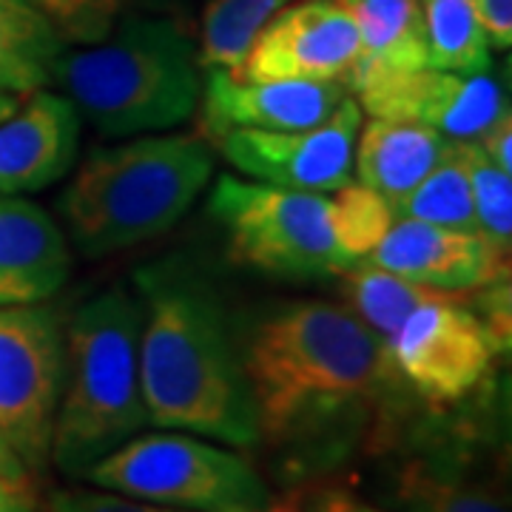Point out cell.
Returning <instances> with one entry per match:
<instances>
[{
    "mask_svg": "<svg viewBox=\"0 0 512 512\" xmlns=\"http://www.w3.org/2000/svg\"><path fill=\"white\" fill-rule=\"evenodd\" d=\"M134 285L143 302L140 393L148 424L234 450L256 447L254 393L220 296L177 262L140 268Z\"/></svg>",
    "mask_w": 512,
    "mask_h": 512,
    "instance_id": "cell-1",
    "label": "cell"
},
{
    "mask_svg": "<svg viewBox=\"0 0 512 512\" xmlns=\"http://www.w3.org/2000/svg\"><path fill=\"white\" fill-rule=\"evenodd\" d=\"M259 439L299 444L322 439L382 393L393 373L376 333L333 302H296L259 322L245 342Z\"/></svg>",
    "mask_w": 512,
    "mask_h": 512,
    "instance_id": "cell-2",
    "label": "cell"
},
{
    "mask_svg": "<svg viewBox=\"0 0 512 512\" xmlns=\"http://www.w3.org/2000/svg\"><path fill=\"white\" fill-rule=\"evenodd\" d=\"M211 171L214 157L200 134H137L92 148L57 205L77 251L97 259L174 228Z\"/></svg>",
    "mask_w": 512,
    "mask_h": 512,
    "instance_id": "cell-3",
    "label": "cell"
},
{
    "mask_svg": "<svg viewBox=\"0 0 512 512\" xmlns=\"http://www.w3.org/2000/svg\"><path fill=\"white\" fill-rule=\"evenodd\" d=\"M143 302L114 285L80 305L63 330V387L49 461L83 478L148 424L140 393Z\"/></svg>",
    "mask_w": 512,
    "mask_h": 512,
    "instance_id": "cell-4",
    "label": "cell"
},
{
    "mask_svg": "<svg viewBox=\"0 0 512 512\" xmlns=\"http://www.w3.org/2000/svg\"><path fill=\"white\" fill-rule=\"evenodd\" d=\"M66 97L103 137L160 134L191 120L200 106V60L174 20L126 15L111 35L57 57Z\"/></svg>",
    "mask_w": 512,
    "mask_h": 512,
    "instance_id": "cell-5",
    "label": "cell"
},
{
    "mask_svg": "<svg viewBox=\"0 0 512 512\" xmlns=\"http://www.w3.org/2000/svg\"><path fill=\"white\" fill-rule=\"evenodd\" d=\"M83 478L180 512H262L271 504V490L248 458L183 430L137 433Z\"/></svg>",
    "mask_w": 512,
    "mask_h": 512,
    "instance_id": "cell-6",
    "label": "cell"
},
{
    "mask_svg": "<svg viewBox=\"0 0 512 512\" xmlns=\"http://www.w3.org/2000/svg\"><path fill=\"white\" fill-rule=\"evenodd\" d=\"M208 211L237 265L271 276H342L356 262L333 234L330 197L222 174Z\"/></svg>",
    "mask_w": 512,
    "mask_h": 512,
    "instance_id": "cell-7",
    "label": "cell"
},
{
    "mask_svg": "<svg viewBox=\"0 0 512 512\" xmlns=\"http://www.w3.org/2000/svg\"><path fill=\"white\" fill-rule=\"evenodd\" d=\"M507 345L484 316L447 293L427 299L384 342L387 365L433 407H450L478 393Z\"/></svg>",
    "mask_w": 512,
    "mask_h": 512,
    "instance_id": "cell-8",
    "label": "cell"
},
{
    "mask_svg": "<svg viewBox=\"0 0 512 512\" xmlns=\"http://www.w3.org/2000/svg\"><path fill=\"white\" fill-rule=\"evenodd\" d=\"M63 353V322L52 308H0V436L26 470L49 464Z\"/></svg>",
    "mask_w": 512,
    "mask_h": 512,
    "instance_id": "cell-9",
    "label": "cell"
},
{
    "mask_svg": "<svg viewBox=\"0 0 512 512\" xmlns=\"http://www.w3.org/2000/svg\"><path fill=\"white\" fill-rule=\"evenodd\" d=\"M362 109L345 97L325 123L299 131L231 128L217 140L222 157L256 183L333 194L353 180V146Z\"/></svg>",
    "mask_w": 512,
    "mask_h": 512,
    "instance_id": "cell-10",
    "label": "cell"
},
{
    "mask_svg": "<svg viewBox=\"0 0 512 512\" xmlns=\"http://www.w3.org/2000/svg\"><path fill=\"white\" fill-rule=\"evenodd\" d=\"M353 94L370 117L416 120L456 143H478L493 123L510 114L501 80L487 72L453 74L424 66L362 83Z\"/></svg>",
    "mask_w": 512,
    "mask_h": 512,
    "instance_id": "cell-11",
    "label": "cell"
},
{
    "mask_svg": "<svg viewBox=\"0 0 512 512\" xmlns=\"http://www.w3.org/2000/svg\"><path fill=\"white\" fill-rule=\"evenodd\" d=\"M359 57V32L336 0L282 6L262 26L237 80H348Z\"/></svg>",
    "mask_w": 512,
    "mask_h": 512,
    "instance_id": "cell-12",
    "label": "cell"
},
{
    "mask_svg": "<svg viewBox=\"0 0 512 512\" xmlns=\"http://www.w3.org/2000/svg\"><path fill=\"white\" fill-rule=\"evenodd\" d=\"M367 262L433 291L467 293L507 279L510 256L481 234L399 217Z\"/></svg>",
    "mask_w": 512,
    "mask_h": 512,
    "instance_id": "cell-13",
    "label": "cell"
},
{
    "mask_svg": "<svg viewBox=\"0 0 512 512\" xmlns=\"http://www.w3.org/2000/svg\"><path fill=\"white\" fill-rule=\"evenodd\" d=\"M348 97L342 80H237L208 72L202 86V123L220 137L231 128L299 131L325 123Z\"/></svg>",
    "mask_w": 512,
    "mask_h": 512,
    "instance_id": "cell-14",
    "label": "cell"
},
{
    "mask_svg": "<svg viewBox=\"0 0 512 512\" xmlns=\"http://www.w3.org/2000/svg\"><path fill=\"white\" fill-rule=\"evenodd\" d=\"M80 111L55 92L26 94L0 123V194L23 197L60 183L77 160Z\"/></svg>",
    "mask_w": 512,
    "mask_h": 512,
    "instance_id": "cell-15",
    "label": "cell"
},
{
    "mask_svg": "<svg viewBox=\"0 0 512 512\" xmlns=\"http://www.w3.org/2000/svg\"><path fill=\"white\" fill-rule=\"evenodd\" d=\"M72 268L55 217L37 202L0 194V308L52 299Z\"/></svg>",
    "mask_w": 512,
    "mask_h": 512,
    "instance_id": "cell-16",
    "label": "cell"
},
{
    "mask_svg": "<svg viewBox=\"0 0 512 512\" xmlns=\"http://www.w3.org/2000/svg\"><path fill=\"white\" fill-rule=\"evenodd\" d=\"M450 143V137L416 120L373 117L353 146L356 180L390 202L399 200L441 163Z\"/></svg>",
    "mask_w": 512,
    "mask_h": 512,
    "instance_id": "cell-17",
    "label": "cell"
},
{
    "mask_svg": "<svg viewBox=\"0 0 512 512\" xmlns=\"http://www.w3.org/2000/svg\"><path fill=\"white\" fill-rule=\"evenodd\" d=\"M350 12L359 32V57L350 69L348 92L356 86L419 72L427 63V35L419 0H336Z\"/></svg>",
    "mask_w": 512,
    "mask_h": 512,
    "instance_id": "cell-18",
    "label": "cell"
},
{
    "mask_svg": "<svg viewBox=\"0 0 512 512\" xmlns=\"http://www.w3.org/2000/svg\"><path fill=\"white\" fill-rule=\"evenodd\" d=\"M63 37L26 0H0V92L26 97L52 83Z\"/></svg>",
    "mask_w": 512,
    "mask_h": 512,
    "instance_id": "cell-19",
    "label": "cell"
},
{
    "mask_svg": "<svg viewBox=\"0 0 512 512\" xmlns=\"http://www.w3.org/2000/svg\"><path fill=\"white\" fill-rule=\"evenodd\" d=\"M393 498L404 512H510L495 484L433 458L404 461L393 478Z\"/></svg>",
    "mask_w": 512,
    "mask_h": 512,
    "instance_id": "cell-20",
    "label": "cell"
},
{
    "mask_svg": "<svg viewBox=\"0 0 512 512\" xmlns=\"http://www.w3.org/2000/svg\"><path fill=\"white\" fill-rule=\"evenodd\" d=\"M427 63L453 74H476L490 69V43L473 0H419Z\"/></svg>",
    "mask_w": 512,
    "mask_h": 512,
    "instance_id": "cell-21",
    "label": "cell"
},
{
    "mask_svg": "<svg viewBox=\"0 0 512 512\" xmlns=\"http://www.w3.org/2000/svg\"><path fill=\"white\" fill-rule=\"evenodd\" d=\"M396 220H419L441 228H456L478 234L473 197H470V177L461 154V143H450L441 163L421 180L413 191L390 202Z\"/></svg>",
    "mask_w": 512,
    "mask_h": 512,
    "instance_id": "cell-22",
    "label": "cell"
},
{
    "mask_svg": "<svg viewBox=\"0 0 512 512\" xmlns=\"http://www.w3.org/2000/svg\"><path fill=\"white\" fill-rule=\"evenodd\" d=\"M288 0H211L202 15L200 69L239 72L262 26Z\"/></svg>",
    "mask_w": 512,
    "mask_h": 512,
    "instance_id": "cell-23",
    "label": "cell"
},
{
    "mask_svg": "<svg viewBox=\"0 0 512 512\" xmlns=\"http://www.w3.org/2000/svg\"><path fill=\"white\" fill-rule=\"evenodd\" d=\"M342 279L348 285L353 313L376 333V339L382 345L419 305H424L427 299L441 293L433 291V288H424V285H416V282H407V279L390 274L384 268H376L367 259L348 268L342 274Z\"/></svg>",
    "mask_w": 512,
    "mask_h": 512,
    "instance_id": "cell-24",
    "label": "cell"
},
{
    "mask_svg": "<svg viewBox=\"0 0 512 512\" xmlns=\"http://www.w3.org/2000/svg\"><path fill=\"white\" fill-rule=\"evenodd\" d=\"M333 194L336 197H330V220L336 242L353 262H362L393 228V205L376 188L353 180Z\"/></svg>",
    "mask_w": 512,
    "mask_h": 512,
    "instance_id": "cell-25",
    "label": "cell"
},
{
    "mask_svg": "<svg viewBox=\"0 0 512 512\" xmlns=\"http://www.w3.org/2000/svg\"><path fill=\"white\" fill-rule=\"evenodd\" d=\"M470 197L476 211L478 234L493 245L498 254L510 256L512 245V180L507 171L484 154L478 143H461Z\"/></svg>",
    "mask_w": 512,
    "mask_h": 512,
    "instance_id": "cell-26",
    "label": "cell"
},
{
    "mask_svg": "<svg viewBox=\"0 0 512 512\" xmlns=\"http://www.w3.org/2000/svg\"><path fill=\"white\" fill-rule=\"evenodd\" d=\"M52 23L63 43L94 46L123 18L126 0H26Z\"/></svg>",
    "mask_w": 512,
    "mask_h": 512,
    "instance_id": "cell-27",
    "label": "cell"
},
{
    "mask_svg": "<svg viewBox=\"0 0 512 512\" xmlns=\"http://www.w3.org/2000/svg\"><path fill=\"white\" fill-rule=\"evenodd\" d=\"M40 512H180L157 507L148 501H137L111 490H60L43 501Z\"/></svg>",
    "mask_w": 512,
    "mask_h": 512,
    "instance_id": "cell-28",
    "label": "cell"
},
{
    "mask_svg": "<svg viewBox=\"0 0 512 512\" xmlns=\"http://www.w3.org/2000/svg\"><path fill=\"white\" fill-rule=\"evenodd\" d=\"M473 3L490 49L507 52L512 46V0H473Z\"/></svg>",
    "mask_w": 512,
    "mask_h": 512,
    "instance_id": "cell-29",
    "label": "cell"
},
{
    "mask_svg": "<svg viewBox=\"0 0 512 512\" xmlns=\"http://www.w3.org/2000/svg\"><path fill=\"white\" fill-rule=\"evenodd\" d=\"M308 512H387L376 504H370L365 498H359L356 493H350L345 487H325L316 490L313 498L305 504Z\"/></svg>",
    "mask_w": 512,
    "mask_h": 512,
    "instance_id": "cell-30",
    "label": "cell"
},
{
    "mask_svg": "<svg viewBox=\"0 0 512 512\" xmlns=\"http://www.w3.org/2000/svg\"><path fill=\"white\" fill-rule=\"evenodd\" d=\"M43 498L26 478H0V512H40Z\"/></svg>",
    "mask_w": 512,
    "mask_h": 512,
    "instance_id": "cell-31",
    "label": "cell"
},
{
    "mask_svg": "<svg viewBox=\"0 0 512 512\" xmlns=\"http://www.w3.org/2000/svg\"><path fill=\"white\" fill-rule=\"evenodd\" d=\"M478 146L484 148V154L493 160L501 171L512 174V117L504 114L498 123H493V128L478 140Z\"/></svg>",
    "mask_w": 512,
    "mask_h": 512,
    "instance_id": "cell-32",
    "label": "cell"
},
{
    "mask_svg": "<svg viewBox=\"0 0 512 512\" xmlns=\"http://www.w3.org/2000/svg\"><path fill=\"white\" fill-rule=\"evenodd\" d=\"M29 476V470H26V464L20 461L18 453L3 441L0 436V478H26Z\"/></svg>",
    "mask_w": 512,
    "mask_h": 512,
    "instance_id": "cell-33",
    "label": "cell"
},
{
    "mask_svg": "<svg viewBox=\"0 0 512 512\" xmlns=\"http://www.w3.org/2000/svg\"><path fill=\"white\" fill-rule=\"evenodd\" d=\"M262 512H308V510H305V504H302L299 498H293L291 495V498H282V501H274V498H271V504H268Z\"/></svg>",
    "mask_w": 512,
    "mask_h": 512,
    "instance_id": "cell-34",
    "label": "cell"
},
{
    "mask_svg": "<svg viewBox=\"0 0 512 512\" xmlns=\"http://www.w3.org/2000/svg\"><path fill=\"white\" fill-rule=\"evenodd\" d=\"M18 103H20V97H15V94H9V92H0V123H3L12 111L18 109Z\"/></svg>",
    "mask_w": 512,
    "mask_h": 512,
    "instance_id": "cell-35",
    "label": "cell"
}]
</instances>
